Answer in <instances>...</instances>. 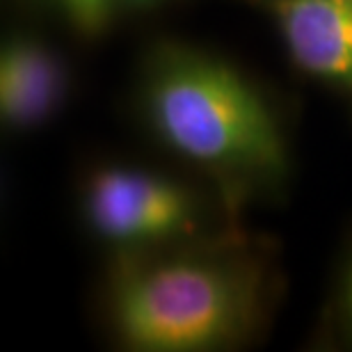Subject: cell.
I'll return each mask as SVG.
<instances>
[{
  "instance_id": "6da1fadb",
  "label": "cell",
  "mask_w": 352,
  "mask_h": 352,
  "mask_svg": "<svg viewBox=\"0 0 352 352\" xmlns=\"http://www.w3.org/2000/svg\"><path fill=\"white\" fill-rule=\"evenodd\" d=\"M138 105L160 144L213 183L227 215L284 188L291 146L279 112L220 55L156 41L138 72Z\"/></svg>"
},
{
  "instance_id": "7a4b0ae2",
  "label": "cell",
  "mask_w": 352,
  "mask_h": 352,
  "mask_svg": "<svg viewBox=\"0 0 352 352\" xmlns=\"http://www.w3.org/2000/svg\"><path fill=\"white\" fill-rule=\"evenodd\" d=\"M272 295L265 250L248 236L224 231L170 248L115 254L105 286V318L124 350H234L265 325Z\"/></svg>"
},
{
  "instance_id": "3957f363",
  "label": "cell",
  "mask_w": 352,
  "mask_h": 352,
  "mask_svg": "<svg viewBox=\"0 0 352 352\" xmlns=\"http://www.w3.org/2000/svg\"><path fill=\"white\" fill-rule=\"evenodd\" d=\"M82 217L115 254L181 245L213 236L206 199L186 183L131 165H103L82 188Z\"/></svg>"
},
{
  "instance_id": "277c9868",
  "label": "cell",
  "mask_w": 352,
  "mask_h": 352,
  "mask_svg": "<svg viewBox=\"0 0 352 352\" xmlns=\"http://www.w3.org/2000/svg\"><path fill=\"white\" fill-rule=\"evenodd\" d=\"M277 30L288 60L352 105V0H248Z\"/></svg>"
},
{
  "instance_id": "5b68a950",
  "label": "cell",
  "mask_w": 352,
  "mask_h": 352,
  "mask_svg": "<svg viewBox=\"0 0 352 352\" xmlns=\"http://www.w3.org/2000/svg\"><path fill=\"white\" fill-rule=\"evenodd\" d=\"M69 67L46 39L14 32L0 48V119L12 131L44 126L62 108Z\"/></svg>"
},
{
  "instance_id": "8992f818",
  "label": "cell",
  "mask_w": 352,
  "mask_h": 352,
  "mask_svg": "<svg viewBox=\"0 0 352 352\" xmlns=\"http://www.w3.org/2000/svg\"><path fill=\"white\" fill-rule=\"evenodd\" d=\"M76 34L85 39L101 37L108 30L115 14H119L117 0H44Z\"/></svg>"
},
{
  "instance_id": "52a82bcc",
  "label": "cell",
  "mask_w": 352,
  "mask_h": 352,
  "mask_svg": "<svg viewBox=\"0 0 352 352\" xmlns=\"http://www.w3.org/2000/svg\"><path fill=\"white\" fill-rule=\"evenodd\" d=\"M325 322L336 346L352 350V243L336 274Z\"/></svg>"
},
{
  "instance_id": "ba28073f",
  "label": "cell",
  "mask_w": 352,
  "mask_h": 352,
  "mask_svg": "<svg viewBox=\"0 0 352 352\" xmlns=\"http://www.w3.org/2000/svg\"><path fill=\"white\" fill-rule=\"evenodd\" d=\"M119 3V10H135V7H149V5H156L160 0H117Z\"/></svg>"
}]
</instances>
